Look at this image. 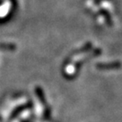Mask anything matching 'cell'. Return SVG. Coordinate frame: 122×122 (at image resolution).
Wrapping results in <instances>:
<instances>
[{
  "label": "cell",
  "mask_w": 122,
  "mask_h": 122,
  "mask_svg": "<svg viewBox=\"0 0 122 122\" xmlns=\"http://www.w3.org/2000/svg\"><path fill=\"white\" fill-rule=\"evenodd\" d=\"M122 66V64L119 61H115V62H111V63H99L96 65V67L98 70H102V71H110V70H117V69H120Z\"/></svg>",
  "instance_id": "cell-1"
},
{
  "label": "cell",
  "mask_w": 122,
  "mask_h": 122,
  "mask_svg": "<svg viewBox=\"0 0 122 122\" xmlns=\"http://www.w3.org/2000/svg\"><path fill=\"white\" fill-rule=\"evenodd\" d=\"M102 1H103V0H94V4H97H97H100Z\"/></svg>",
  "instance_id": "cell-3"
},
{
  "label": "cell",
  "mask_w": 122,
  "mask_h": 122,
  "mask_svg": "<svg viewBox=\"0 0 122 122\" xmlns=\"http://www.w3.org/2000/svg\"><path fill=\"white\" fill-rule=\"evenodd\" d=\"M99 13H100V15L104 18L105 21L107 22L108 25H112V19H111V16H110V15H109V12L105 10H99Z\"/></svg>",
  "instance_id": "cell-2"
}]
</instances>
